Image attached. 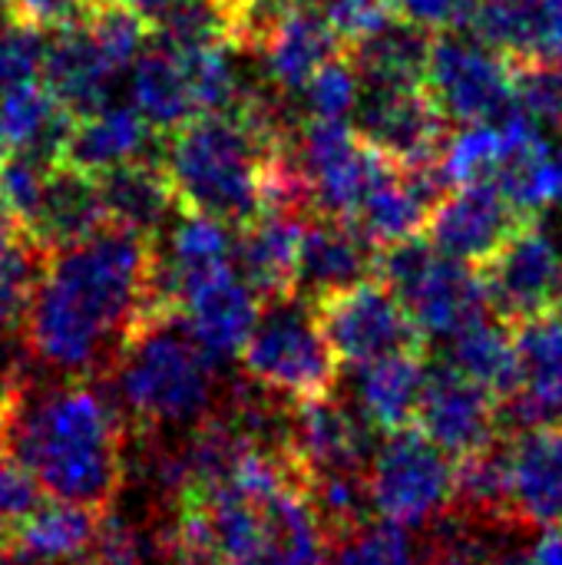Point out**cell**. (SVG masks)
Masks as SVG:
<instances>
[{"label": "cell", "mask_w": 562, "mask_h": 565, "mask_svg": "<svg viewBox=\"0 0 562 565\" xmlns=\"http://www.w3.org/2000/svg\"><path fill=\"white\" fill-rule=\"evenodd\" d=\"M86 3H89V7H96V3H103V0H86Z\"/></svg>", "instance_id": "db71d44e"}, {"label": "cell", "mask_w": 562, "mask_h": 565, "mask_svg": "<svg viewBox=\"0 0 562 565\" xmlns=\"http://www.w3.org/2000/svg\"><path fill=\"white\" fill-rule=\"evenodd\" d=\"M517 344V381L503 401L520 424L562 420V321L540 315L513 324Z\"/></svg>", "instance_id": "cb8c5ba5"}, {"label": "cell", "mask_w": 562, "mask_h": 565, "mask_svg": "<svg viewBox=\"0 0 562 565\" xmlns=\"http://www.w3.org/2000/svg\"><path fill=\"white\" fill-rule=\"evenodd\" d=\"M238 361L248 384L291 404L331 394L341 367L325 338L318 308L295 291L262 301Z\"/></svg>", "instance_id": "8992f818"}, {"label": "cell", "mask_w": 562, "mask_h": 565, "mask_svg": "<svg viewBox=\"0 0 562 565\" xmlns=\"http://www.w3.org/2000/svg\"><path fill=\"white\" fill-rule=\"evenodd\" d=\"M523 565H562V523L543 530V536L523 556Z\"/></svg>", "instance_id": "7bdbcfd3"}, {"label": "cell", "mask_w": 562, "mask_h": 565, "mask_svg": "<svg viewBox=\"0 0 562 565\" xmlns=\"http://www.w3.org/2000/svg\"><path fill=\"white\" fill-rule=\"evenodd\" d=\"M46 53V33L36 26H23L0 13V96L10 89L40 79Z\"/></svg>", "instance_id": "8d00e7d4"}, {"label": "cell", "mask_w": 562, "mask_h": 565, "mask_svg": "<svg viewBox=\"0 0 562 565\" xmlns=\"http://www.w3.org/2000/svg\"><path fill=\"white\" fill-rule=\"evenodd\" d=\"M73 113L46 89L43 79L23 83L0 96V142L7 156L53 166L63 156Z\"/></svg>", "instance_id": "83f0119b"}, {"label": "cell", "mask_w": 562, "mask_h": 565, "mask_svg": "<svg viewBox=\"0 0 562 565\" xmlns=\"http://www.w3.org/2000/svg\"><path fill=\"white\" fill-rule=\"evenodd\" d=\"M20 238H23V235H20V232H17V228H13V225L3 218V215H0V258H3V255H7V252L17 245V242H20Z\"/></svg>", "instance_id": "7dc6e473"}, {"label": "cell", "mask_w": 562, "mask_h": 565, "mask_svg": "<svg viewBox=\"0 0 562 565\" xmlns=\"http://www.w3.org/2000/svg\"><path fill=\"white\" fill-rule=\"evenodd\" d=\"M282 139L255 116L202 113L162 136L159 162L182 212L238 228L268 209Z\"/></svg>", "instance_id": "277c9868"}, {"label": "cell", "mask_w": 562, "mask_h": 565, "mask_svg": "<svg viewBox=\"0 0 562 565\" xmlns=\"http://www.w3.org/2000/svg\"><path fill=\"white\" fill-rule=\"evenodd\" d=\"M106 222L109 218H106V209L99 199L96 175H86L66 162H53L43 172L40 215L30 232V242L40 252H56L73 242H83Z\"/></svg>", "instance_id": "f1b7e54d"}, {"label": "cell", "mask_w": 562, "mask_h": 565, "mask_svg": "<svg viewBox=\"0 0 562 565\" xmlns=\"http://www.w3.org/2000/svg\"><path fill=\"white\" fill-rule=\"evenodd\" d=\"M129 96L136 113L159 132H172L182 122L202 116L195 83V50L172 46L149 36L136 63L129 66Z\"/></svg>", "instance_id": "44dd1931"}, {"label": "cell", "mask_w": 562, "mask_h": 565, "mask_svg": "<svg viewBox=\"0 0 562 565\" xmlns=\"http://www.w3.org/2000/svg\"><path fill=\"white\" fill-rule=\"evenodd\" d=\"M328 530L285 454L252 450L215 483L176 497V565H321Z\"/></svg>", "instance_id": "7a4b0ae2"}, {"label": "cell", "mask_w": 562, "mask_h": 565, "mask_svg": "<svg viewBox=\"0 0 562 565\" xmlns=\"http://www.w3.org/2000/svg\"><path fill=\"white\" fill-rule=\"evenodd\" d=\"M89 10L86 0H3V13L23 26H36L43 33H53L60 26H70L83 20Z\"/></svg>", "instance_id": "ab89813d"}, {"label": "cell", "mask_w": 562, "mask_h": 565, "mask_svg": "<svg viewBox=\"0 0 562 565\" xmlns=\"http://www.w3.org/2000/svg\"><path fill=\"white\" fill-rule=\"evenodd\" d=\"M447 364L484 384L503 407L517 381V344L513 328L494 311L474 318L447 338Z\"/></svg>", "instance_id": "1f68e13d"}, {"label": "cell", "mask_w": 562, "mask_h": 565, "mask_svg": "<svg viewBox=\"0 0 562 565\" xmlns=\"http://www.w3.org/2000/svg\"><path fill=\"white\" fill-rule=\"evenodd\" d=\"M560 268L562 252L556 238L537 218H530L490 262L480 265L490 311L510 328L550 315Z\"/></svg>", "instance_id": "5bb4252c"}, {"label": "cell", "mask_w": 562, "mask_h": 565, "mask_svg": "<svg viewBox=\"0 0 562 565\" xmlns=\"http://www.w3.org/2000/svg\"><path fill=\"white\" fill-rule=\"evenodd\" d=\"M83 23L89 26L93 40L99 43V50L119 73L136 63V56L142 53V46L152 36L149 20L139 17L132 7H126L123 0H103V3L89 7Z\"/></svg>", "instance_id": "e575fe53"}, {"label": "cell", "mask_w": 562, "mask_h": 565, "mask_svg": "<svg viewBox=\"0 0 562 565\" xmlns=\"http://www.w3.org/2000/svg\"><path fill=\"white\" fill-rule=\"evenodd\" d=\"M378 278L401 298L424 341H447L490 311L480 268L437 252L427 235L381 248Z\"/></svg>", "instance_id": "52a82bcc"}, {"label": "cell", "mask_w": 562, "mask_h": 565, "mask_svg": "<svg viewBox=\"0 0 562 565\" xmlns=\"http://www.w3.org/2000/svg\"><path fill=\"white\" fill-rule=\"evenodd\" d=\"M285 460L298 470L301 483L335 477V473H364L371 460V424L358 407L331 394L288 404L285 417Z\"/></svg>", "instance_id": "8fae6325"}, {"label": "cell", "mask_w": 562, "mask_h": 565, "mask_svg": "<svg viewBox=\"0 0 562 565\" xmlns=\"http://www.w3.org/2000/svg\"><path fill=\"white\" fill-rule=\"evenodd\" d=\"M424 89L454 126L503 122L517 113L513 63L470 30L434 36Z\"/></svg>", "instance_id": "9c48e42d"}, {"label": "cell", "mask_w": 562, "mask_h": 565, "mask_svg": "<svg viewBox=\"0 0 562 565\" xmlns=\"http://www.w3.org/2000/svg\"><path fill=\"white\" fill-rule=\"evenodd\" d=\"M513 106L543 132H562L560 63H513Z\"/></svg>", "instance_id": "d590c367"}, {"label": "cell", "mask_w": 562, "mask_h": 565, "mask_svg": "<svg viewBox=\"0 0 562 565\" xmlns=\"http://www.w3.org/2000/svg\"><path fill=\"white\" fill-rule=\"evenodd\" d=\"M106 218L146 238L166 232V225L182 212L169 175L159 159H136L96 175Z\"/></svg>", "instance_id": "f546056e"}, {"label": "cell", "mask_w": 562, "mask_h": 565, "mask_svg": "<svg viewBox=\"0 0 562 565\" xmlns=\"http://www.w3.org/2000/svg\"><path fill=\"white\" fill-rule=\"evenodd\" d=\"M447 126L424 86H361L351 113V129L401 169L441 159Z\"/></svg>", "instance_id": "7c38bea8"}, {"label": "cell", "mask_w": 562, "mask_h": 565, "mask_svg": "<svg viewBox=\"0 0 562 565\" xmlns=\"http://www.w3.org/2000/svg\"><path fill=\"white\" fill-rule=\"evenodd\" d=\"M159 129H152L136 106H103L89 116L73 119V129L66 136L60 162L86 172L103 175L116 166L136 162V159H159L162 149Z\"/></svg>", "instance_id": "d4e9b609"}, {"label": "cell", "mask_w": 562, "mask_h": 565, "mask_svg": "<svg viewBox=\"0 0 562 565\" xmlns=\"http://www.w3.org/2000/svg\"><path fill=\"white\" fill-rule=\"evenodd\" d=\"M258 311H262V298L235 275V268L199 285L176 308L185 331L215 361H225L242 351V344L248 341L258 321Z\"/></svg>", "instance_id": "484cf974"}, {"label": "cell", "mask_w": 562, "mask_h": 565, "mask_svg": "<svg viewBox=\"0 0 562 565\" xmlns=\"http://www.w3.org/2000/svg\"><path fill=\"white\" fill-rule=\"evenodd\" d=\"M315 308L335 358L354 371L391 354L427 351L414 318L378 275Z\"/></svg>", "instance_id": "30bf717a"}, {"label": "cell", "mask_w": 562, "mask_h": 565, "mask_svg": "<svg viewBox=\"0 0 562 565\" xmlns=\"http://www.w3.org/2000/svg\"><path fill=\"white\" fill-rule=\"evenodd\" d=\"M530 215H523L494 182H467L454 185L441 205L431 212L427 238L437 252L480 268L490 262L523 225Z\"/></svg>", "instance_id": "2e32d148"}, {"label": "cell", "mask_w": 562, "mask_h": 565, "mask_svg": "<svg viewBox=\"0 0 562 565\" xmlns=\"http://www.w3.org/2000/svg\"><path fill=\"white\" fill-rule=\"evenodd\" d=\"M550 315L562 321V268H560V281H556V291H553V305H550Z\"/></svg>", "instance_id": "f907efd6"}, {"label": "cell", "mask_w": 562, "mask_h": 565, "mask_svg": "<svg viewBox=\"0 0 562 565\" xmlns=\"http://www.w3.org/2000/svg\"><path fill=\"white\" fill-rule=\"evenodd\" d=\"M464 30L510 63H562V0H470Z\"/></svg>", "instance_id": "ffe728a7"}, {"label": "cell", "mask_w": 562, "mask_h": 565, "mask_svg": "<svg viewBox=\"0 0 562 565\" xmlns=\"http://www.w3.org/2000/svg\"><path fill=\"white\" fill-rule=\"evenodd\" d=\"M149 311L152 238L106 222L83 242L43 255L23 341L36 364L86 377L116 361Z\"/></svg>", "instance_id": "6da1fadb"}, {"label": "cell", "mask_w": 562, "mask_h": 565, "mask_svg": "<svg viewBox=\"0 0 562 565\" xmlns=\"http://www.w3.org/2000/svg\"><path fill=\"white\" fill-rule=\"evenodd\" d=\"M0 565H13V559H10L7 553H0Z\"/></svg>", "instance_id": "816d5d0a"}, {"label": "cell", "mask_w": 562, "mask_h": 565, "mask_svg": "<svg viewBox=\"0 0 562 565\" xmlns=\"http://www.w3.org/2000/svg\"><path fill=\"white\" fill-rule=\"evenodd\" d=\"M477 565H523V556L513 550H494L490 556H484Z\"/></svg>", "instance_id": "bcb514c9"}, {"label": "cell", "mask_w": 562, "mask_h": 565, "mask_svg": "<svg viewBox=\"0 0 562 565\" xmlns=\"http://www.w3.org/2000/svg\"><path fill=\"white\" fill-rule=\"evenodd\" d=\"M248 53L275 93L295 96L328 60L344 53V40L308 0H298L258 30Z\"/></svg>", "instance_id": "e0dca14e"}, {"label": "cell", "mask_w": 562, "mask_h": 565, "mask_svg": "<svg viewBox=\"0 0 562 565\" xmlns=\"http://www.w3.org/2000/svg\"><path fill=\"white\" fill-rule=\"evenodd\" d=\"M0 13H3V0H0Z\"/></svg>", "instance_id": "11a10c76"}, {"label": "cell", "mask_w": 562, "mask_h": 565, "mask_svg": "<svg viewBox=\"0 0 562 565\" xmlns=\"http://www.w3.org/2000/svg\"><path fill=\"white\" fill-rule=\"evenodd\" d=\"M123 3H126V7H132L139 17H146V20L152 23V20H159V17L169 10L176 0H123Z\"/></svg>", "instance_id": "f6af8a7d"}, {"label": "cell", "mask_w": 562, "mask_h": 565, "mask_svg": "<svg viewBox=\"0 0 562 565\" xmlns=\"http://www.w3.org/2000/svg\"><path fill=\"white\" fill-rule=\"evenodd\" d=\"M361 76L351 60L341 53L328 60L295 96V113L301 122H351V113L361 99Z\"/></svg>", "instance_id": "836d02e7"}, {"label": "cell", "mask_w": 562, "mask_h": 565, "mask_svg": "<svg viewBox=\"0 0 562 565\" xmlns=\"http://www.w3.org/2000/svg\"><path fill=\"white\" fill-rule=\"evenodd\" d=\"M503 523L550 530L562 523V420L523 424L503 447Z\"/></svg>", "instance_id": "4fadbf2b"}, {"label": "cell", "mask_w": 562, "mask_h": 565, "mask_svg": "<svg viewBox=\"0 0 562 565\" xmlns=\"http://www.w3.org/2000/svg\"><path fill=\"white\" fill-rule=\"evenodd\" d=\"M321 565H421V556L407 530L384 520H361L328 533Z\"/></svg>", "instance_id": "d6a6232c"}, {"label": "cell", "mask_w": 562, "mask_h": 565, "mask_svg": "<svg viewBox=\"0 0 562 565\" xmlns=\"http://www.w3.org/2000/svg\"><path fill=\"white\" fill-rule=\"evenodd\" d=\"M116 394L142 427H185L209 417L219 374L215 358L169 308L149 311L116 354Z\"/></svg>", "instance_id": "5b68a950"}, {"label": "cell", "mask_w": 562, "mask_h": 565, "mask_svg": "<svg viewBox=\"0 0 562 565\" xmlns=\"http://www.w3.org/2000/svg\"><path fill=\"white\" fill-rule=\"evenodd\" d=\"M364 487L378 520L424 530L454 510L457 460L417 430L388 434V444L368 460Z\"/></svg>", "instance_id": "ba28073f"}, {"label": "cell", "mask_w": 562, "mask_h": 565, "mask_svg": "<svg viewBox=\"0 0 562 565\" xmlns=\"http://www.w3.org/2000/svg\"><path fill=\"white\" fill-rule=\"evenodd\" d=\"M10 454L43 493L103 510L126 477V420L86 377L33 391L26 374L7 401Z\"/></svg>", "instance_id": "3957f363"}, {"label": "cell", "mask_w": 562, "mask_h": 565, "mask_svg": "<svg viewBox=\"0 0 562 565\" xmlns=\"http://www.w3.org/2000/svg\"><path fill=\"white\" fill-rule=\"evenodd\" d=\"M308 3L331 23V30L344 40V46L394 13L391 0H308Z\"/></svg>", "instance_id": "f35d334b"}, {"label": "cell", "mask_w": 562, "mask_h": 565, "mask_svg": "<svg viewBox=\"0 0 562 565\" xmlns=\"http://www.w3.org/2000/svg\"><path fill=\"white\" fill-rule=\"evenodd\" d=\"M219 3H225L232 10V17H235V43H238V26H242V13H245L248 0H219Z\"/></svg>", "instance_id": "681fc988"}, {"label": "cell", "mask_w": 562, "mask_h": 565, "mask_svg": "<svg viewBox=\"0 0 562 565\" xmlns=\"http://www.w3.org/2000/svg\"><path fill=\"white\" fill-rule=\"evenodd\" d=\"M3 159H7V149H3V142H0V166H3Z\"/></svg>", "instance_id": "f5cc1de1"}, {"label": "cell", "mask_w": 562, "mask_h": 565, "mask_svg": "<svg viewBox=\"0 0 562 565\" xmlns=\"http://www.w3.org/2000/svg\"><path fill=\"white\" fill-rule=\"evenodd\" d=\"M36 503H40V483L13 457L10 463L0 467V533L17 520H23Z\"/></svg>", "instance_id": "60d3db41"}, {"label": "cell", "mask_w": 562, "mask_h": 565, "mask_svg": "<svg viewBox=\"0 0 562 565\" xmlns=\"http://www.w3.org/2000/svg\"><path fill=\"white\" fill-rule=\"evenodd\" d=\"M547 189H550V209L562 205V139H550L547 146Z\"/></svg>", "instance_id": "ee69618b"}, {"label": "cell", "mask_w": 562, "mask_h": 565, "mask_svg": "<svg viewBox=\"0 0 562 565\" xmlns=\"http://www.w3.org/2000/svg\"><path fill=\"white\" fill-rule=\"evenodd\" d=\"M119 76L123 73L106 60L83 20L60 26L46 36L40 79L73 113V119L109 106Z\"/></svg>", "instance_id": "7402d4cb"}, {"label": "cell", "mask_w": 562, "mask_h": 565, "mask_svg": "<svg viewBox=\"0 0 562 565\" xmlns=\"http://www.w3.org/2000/svg\"><path fill=\"white\" fill-rule=\"evenodd\" d=\"M381 248L351 222L338 215H308L295 265V295L321 305L378 275Z\"/></svg>", "instance_id": "ac0fdd59"}, {"label": "cell", "mask_w": 562, "mask_h": 565, "mask_svg": "<svg viewBox=\"0 0 562 565\" xmlns=\"http://www.w3.org/2000/svg\"><path fill=\"white\" fill-rule=\"evenodd\" d=\"M434 33L391 13L344 46L364 86H424Z\"/></svg>", "instance_id": "4316f807"}, {"label": "cell", "mask_w": 562, "mask_h": 565, "mask_svg": "<svg viewBox=\"0 0 562 565\" xmlns=\"http://www.w3.org/2000/svg\"><path fill=\"white\" fill-rule=\"evenodd\" d=\"M23 374V367L20 364H13V367H0V404L7 401V394L13 391V384H17V377Z\"/></svg>", "instance_id": "c3c4849f"}, {"label": "cell", "mask_w": 562, "mask_h": 565, "mask_svg": "<svg viewBox=\"0 0 562 565\" xmlns=\"http://www.w3.org/2000/svg\"><path fill=\"white\" fill-rule=\"evenodd\" d=\"M391 10L431 33H444L467 26L470 0H391Z\"/></svg>", "instance_id": "b9f144b4"}, {"label": "cell", "mask_w": 562, "mask_h": 565, "mask_svg": "<svg viewBox=\"0 0 562 565\" xmlns=\"http://www.w3.org/2000/svg\"><path fill=\"white\" fill-rule=\"evenodd\" d=\"M427 351H404L358 367V411L381 434L414 427L427 381Z\"/></svg>", "instance_id": "4dcf8cb0"}, {"label": "cell", "mask_w": 562, "mask_h": 565, "mask_svg": "<svg viewBox=\"0 0 562 565\" xmlns=\"http://www.w3.org/2000/svg\"><path fill=\"white\" fill-rule=\"evenodd\" d=\"M500 417V401L484 384L470 381L447 361L427 367L414 427L447 457L460 460L490 447L497 440Z\"/></svg>", "instance_id": "9a60e30c"}, {"label": "cell", "mask_w": 562, "mask_h": 565, "mask_svg": "<svg viewBox=\"0 0 562 565\" xmlns=\"http://www.w3.org/2000/svg\"><path fill=\"white\" fill-rule=\"evenodd\" d=\"M79 565H152V546L132 523L103 513L96 540Z\"/></svg>", "instance_id": "74e56055"}, {"label": "cell", "mask_w": 562, "mask_h": 565, "mask_svg": "<svg viewBox=\"0 0 562 565\" xmlns=\"http://www.w3.org/2000/svg\"><path fill=\"white\" fill-rule=\"evenodd\" d=\"M103 510L56 500L36 503L23 520L0 533V553L23 565H79L89 553Z\"/></svg>", "instance_id": "603a6c76"}, {"label": "cell", "mask_w": 562, "mask_h": 565, "mask_svg": "<svg viewBox=\"0 0 562 565\" xmlns=\"http://www.w3.org/2000/svg\"><path fill=\"white\" fill-rule=\"evenodd\" d=\"M301 212L268 205L232 235V268L262 298H282L295 291V265L305 228Z\"/></svg>", "instance_id": "d6986e66"}]
</instances>
